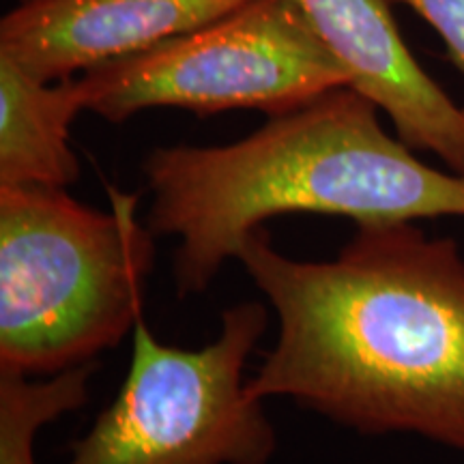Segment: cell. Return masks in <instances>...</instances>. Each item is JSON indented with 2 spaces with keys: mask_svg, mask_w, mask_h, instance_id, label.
<instances>
[{
  "mask_svg": "<svg viewBox=\"0 0 464 464\" xmlns=\"http://www.w3.org/2000/svg\"><path fill=\"white\" fill-rule=\"evenodd\" d=\"M237 260L277 316L249 379L365 437L415 434L464 451V256L417 222L359 224L332 260L249 232Z\"/></svg>",
  "mask_w": 464,
  "mask_h": 464,
  "instance_id": "6da1fadb",
  "label": "cell"
},
{
  "mask_svg": "<svg viewBox=\"0 0 464 464\" xmlns=\"http://www.w3.org/2000/svg\"><path fill=\"white\" fill-rule=\"evenodd\" d=\"M381 108L340 86L222 147L153 149L142 161L153 194L147 226L177 237L179 297L211 286L249 232L293 213L359 224L464 218V177L428 166L385 131Z\"/></svg>",
  "mask_w": 464,
  "mask_h": 464,
  "instance_id": "7a4b0ae2",
  "label": "cell"
},
{
  "mask_svg": "<svg viewBox=\"0 0 464 464\" xmlns=\"http://www.w3.org/2000/svg\"><path fill=\"white\" fill-rule=\"evenodd\" d=\"M108 198L100 211L65 188H0V374L91 363L144 316L158 237L138 194Z\"/></svg>",
  "mask_w": 464,
  "mask_h": 464,
  "instance_id": "3957f363",
  "label": "cell"
},
{
  "mask_svg": "<svg viewBox=\"0 0 464 464\" xmlns=\"http://www.w3.org/2000/svg\"><path fill=\"white\" fill-rule=\"evenodd\" d=\"M266 323L260 301H243L222 312L216 340L179 348L142 316L123 385L67 464H269L277 434L246 379Z\"/></svg>",
  "mask_w": 464,
  "mask_h": 464,
  "instance_id": "277c9868",
  "label": "cell"
},
{
  "mask_svg": "<svg viewBox=\"0 0 464 464\" xmlns=\"http://www.w3.org/2000/svg\"><path fill=\"white\" fill-rule=\"evenodd\" d=\"M75 80L86 112L110 123L150 108L276 116L353 84L295 0H252L222 20Z\"/></svg>",
  "mask_w": 464,
  "mask_h": 464,
  "instance_id": "5b68a950",
  "label": "cell"
},
{
  "mask_svg": "<svg viewBox=\"0 0 464 464\" xmlns=\"http://www.w3.org/2000/svg\"><path fill=\"white\" fill-rule=\"evenodd\" d=\"M252 0H33L0 22V56L44 82L181 37Z\"/></svg>",
  "mask_w": 464,
  "mask_h": 464,
  "instance_id": "8992f818",
  "label": "cell"
},
{
  "mask_svg": "<svg viewBox=\"0 0 464 464\" xmlns=\"http://www.w3.org/2000/svg\"><path fill=\"white\" fill-rule=\"evenodd\" d=\"M363 92L413 150L464 177V106L426 73L390 11V0H295Z\"/></svg>",
  "mask_w": 464,
  "mask_h": 464,
  "instance_id": "52a82bcc",
  "label": "cell"
},
{
  "mask_svg": "<svg viewBox=\"0 0 464 464\" xmlns=\"http://www.w3.org/2000/svg\"><path fill=\"white\" fill-rule=\"evenodd\" d=\"M80 112L78 80L52 86L0 56V188H67L78 181L69 125Z\"/></svg>",
  "mask_w": 464,
  "mask_h": 464,
  "instance_id": "ba28073f",
  "label": "cell"
},
{
  "mask_svg": "<svg viewBox=\"0 0 464 464\" xmlns=\"http://www.w3.org/2000/svg\"><path fill=\"white\" fill-rule=\"evenodd\" d=\"M92 370L91 362L45 381L0 374V464H37L39 430L86 404Z\"/></svg>",
  "mask_w": 464,
  "mask_h": 464,
  "instance_id": "9c48e42d",
  "label": "cell"
},
{
  "mask_svg": "<svg viewBox=\"0 0 464 464\" xmlns=\"http://www.w3.org/2000/svg\"><path fill=\"white\" fill-rule=\"evenodd\" d=\"M390 3L406 5L423 17L445 44L448 56L464 73V0H390Z\"/></svg>",
  "mask_w": 464,
  "mask_h": 464,
  "instance_id": "30bf717a",
  "label": "cell"
},
{
  "mask_svg": "<svg viewBox=\"0 0 464 464\" xmlns=\"http://www.w3.org/2000/svg\"><path fill=\"white\" fill-rule=\"evenodd\" d=\"M24 3H33V0H20V5H24Z\"/></svg>",
  "mask_w": 464,
  "mask_h": 464,
  "instance_id": "8fae6325",
  "label": "cell"
}]
</instances>
